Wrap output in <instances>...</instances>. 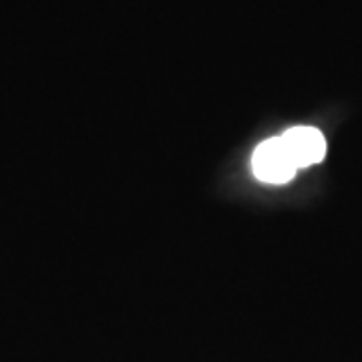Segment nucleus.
Returning <instances> with one entry per match:
<instances>
[{
    "label": "nucleus",
    "instance_id": "1",
    "mask_svg": "<svg viewBox=\"0 0 362 362\" xmlns=\"http://www.w3.org/2000/svg\"><path fill=\"white\" fill-rule=\"evenodd\" d=\"M252 165L259 180L268 181V183H284L292 180L296 173V165L288 153L282 137L262 143L254 153Z\"/></svg>",
    "mask_w": 362,
    "mask_h": 362
},
{
    "label": "nucleus",
    "instance_id": "2",
    "mask_svg": "<svg viewBox=\"0 0 362 362\" xmlns=\"http://www.w3.org/2000/svg\"><path fill=\"white\" fill-rule=\"evenodd\" d=\"M282 141L296 169L318 163L326 153V141H324L322 133L312 127H294V129L286 131L282 135Z\"/></svg>",
    "mask_w": 362,
    "mask_h": 362
}]
</instances>
